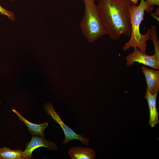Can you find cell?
Wrapping results in <instances>:
<instances>
[{
  "label": "cell",
  "instance_id": "cell-11",
  "mask_svg": "<svg viewBox=\"0 0 159 159\" xmlns=\"http://www.w3.org/2000/svg\"><path fill=\"white\" fill-rule=\"evenodd\" d=\"M23 152L21 150H12L7 147L0 148V159H22Z\"/></svg>",
  "mask_w": 159,
  "mask_h": 159
},
{
  "label": "cell",
  "instance_id": "cell-9",
  "mask_svg": "<svg viewBox=\"0 0 159 159\" xmlns=\"http://www.w3.org/2000/svg\"><path fill=\"white\" fill-rule=\"evenodd\" d=\"M12 110L18 116L20 120L23 121L26 124L32 136L44 137V130L48 125L47 122H44L39 124L33 123L26 120L15 109H13Z\"/></svg>",
  "mask_w": 159,
  "mask_h": 159
},
{
  "label": "cell",
  "instance_id": "cell-13",
  "mask_svg": "<svg viewBox=\"0 0 159 159\" xmlns=\"http://www.w3.org/2000/svg\"><path fill=\"white\" fill-rule=\"evenodd\" d=\"M0 12L1 14L6 16L12 21H14L15 19V16L13 12L3 8L0 4Z\"/></svg>",
  "mask_w": 159,
  "mask_h": 159
},
{
  "label": "cell",
  "instance_id": "cell-5",
  "mask_svg": "<svg viewBox=\"0 0 159 159\" xmlns=\"http://www.w3.org/2000/svg\"><path fill=\"white\" fill-rule=\"evenodd\" d=\"M126 57V64L127 67L132 65L135 62H138L153 68L159 69V59L154 55H149L141 52L138 48Z\"/></svg>",
  "mask_w": 159,
  "mask_h": 159
},
{
  "label": "cell",
  "instance_id": "cell-3",
  "mask_svg": "<svg viewBox=\"0 0 159 159\" xmlns=\"http://www.w3.org/2000/svg\"><path fill=\"white\" fill-rule=\"evenodd\" d=\"M83 1L85 9L80 26L86 39L89 42L92 43L107 33L99 11L95 1L91 0Z\"/></svg>",
  "mask_w": 159,
  "mask_h": 159
},
{
  "label": "cell",
  "instance_id": "cell-12",
  "mask_svg": "<svg viewBox=\"0 0 159 159\" xmlns=\"http://www.w3.org/2000/svg\"><path fill=\"white\" fill-rule=\"evenodd\" d=\"M149 39L153 42L154 46V55L156 57L159 59V42L156 30V26L152 25L149 29Z\"/></svg>",
  "mask_w": 159,
  "mask_h": 159
},
{
  "label": "cell",
  "instance_id": "cell-17",
  "mask_svg": "<svg viewBox=\"0 0 159 159\" xmlns=\"http://www.w3.org/2000/svg\"><path fill=\"white\" fill-rule=\"evenodd\" d=\"M92 0V1H95V0Z\"/></svg>",
  "mask_w": 159,
  "mask_h": 159
},
{
  "label": "cell",
  "instance_id": "cell-14",
  "mask_svg": "<svg viewBox=\"0 0 159 159\" xmlns=\"http://www.w3.org/2000/svg\"><path fill=\"white\" fill-rule=\"evenodd\" d=\"M146 1L150 5L159 6V0H146Z\"/></svg>",
  "mask_w": 159,
  "mask_h": 159
},
{
  "label": "cell",
  "instance_id": "cell-16",
  "mask_svg": "<svg viewBox=\"0 0 159 159\" xmlns=\"http://www.w3.org/2000/svg\"><path fill=\"white\" fill-rule=\"evenodd\" d=\"M133 3L134 5L137 4L138 3L139 0H130Z\"/></svg>",
  "mask_w": 159,
  "mask_h": 159
},
{
  "label": "cell",
  "instance_id": "cell-15",
  "mask_svg": "<svg viewBox=\"0 0 159 159\" xmlns=\"http://www.w3.org/2000/svg\"><path fill=\"white\" fill-rule=\"evenodd\" d=\"M151 15L153 18L156 19L158 21H159V18H158V16H159V8L156 10V11L155 13H152L151 14Z\"/></svg>",
  "mask_w": 159,
  "mask_h": 159
},
{
  "label": "cell",
  "instance_id": "cell-2",
  "mask_svg": "<svg viewBox=\"0 0 159 159\" xmlns=\"http://www.w3.org/2000/svg\"><path fill=\"white\" fill-rule=\"evenodd\" d=\"M154 9L153 6L149 5L144 0H141L138 6L133 4L130 9L131 33L129 40L122 47L126 51L130 47L138 48L142 52L146 54V41L149 39V29L145 34H141L140 31V24L144 19V12L149 13Z\"/></svg>",
  "mask_w": 159,
  "mask_h": 159
},
{
  "label": "cell",
  "instance_id": "cell-19",
  "mask_svg": "<svg viewBox=\"0 0 159 159\" xmlns=\"http://www.w3.org/2000/svg\"><path fill=\"white\" fill-rule=\"evenodd\" d=\"M1 102H0V105H1Z\"/></svg>",
  "mask_w": 159,
  "mask_h": 159
},
{
  "label": "cell",
  "instance_id": "cell-6",
  "mask_svg": "<svg viewBox=\"0 0 159 159\" xmlns=\"http://www.w3.org/2000/svg\"><path fill=\"white\" fill-rule=\"evenodd\" d=\"M42 147L51 150H57V147L54 143L46 140L44 137L32 136L31 141L26 145L25 149L22 155V159H32V154L33 151Z\"/></svg>",
  "mask_w": 159,
  "mask_h": 159
},
{
  "label": "cell",
  "instance_id": "cell-18",
  "mask_svg": "<svg viewBox=\"0 0 159 159\" xmlns=\"http://www.w3.org/2000/svg\"><path fill=\"white\" fill-rule=\"evenodd\" d=\"M14 0H11V1H14Z\"/></svg>",
  "mask_w": 159,
  "mask_h": 159
},
{
  "label": "cell",
  "instance_id": "cell-1",
  "mask_svg": "<svg viewBox=\"0 0 159 159\" xmlns=\"http://www.w3.org/2000/svg\"><path fill=\"white\" fill-rule=\"evenodd\" d=\"M130 0H99L97 6L107 34L112 40L131 33Z\"/></svg>",
  "mask_w": 159,
  "mask_h": 159
},
{
  "label": "cell",
  "instance_id": "cell-10",
  "mask_svg": "<svg viewBox=\"0 0 159 159\" xmlns=\"http://www.w3.org/2000/svg\"><path fill=\"white\" fill-rule=\"evenodd\" d=\"M69 156L72 159H94V150L83 147H73L68 151Z\"/></svg>",
  "mask_w": 159,
  "mask_h": 159
},
{
  "label": "cell",
  "instance_id": "cell-4",
  "mask_svg": "<svg viewBox=\"0 0 159 159\" xmlns=\"http://www.w3.org/2000/svg\"><path fill=\"white\" fill-rule=\"evenodd\" d=\"M44 110L59 125L62 129L65 135V138L62 142L65 144L69 141L76 139L80 140L82 143L86 145L89 144L90 139L86 138L84 135L76 134L70 127L65 124L61 120L58 114L55 110L53 105L49 102L46 103L44 105Z\"/></svg>",
  "mask_w": 159,
  "mask_h": 159
},
{
  "label": "cell",
  "instance_id": "cell-8",
  "mask_svg": "<svg viewBox=\"0 0 159 159\" xmlns=\"http://www.w3.org/2000/svg\"><path fill=\"white\" fill-rule=\"evenodd\" d=\"M158 94H152L146 90L145 98L147 100L149 110V125L154 127L159 122V114L156 106V97Z\"/></svg>",
  "mask_w": 159,
  "mask_h": 159
},
{
  "label": "cell",
  "instance_id": "cell-7",
  "mask_svg": "<svg viewBox=\"0 0 159 159\" xmlns=\"http://www.w3.org/2000/svg\"><path fill=\"white\" fill-rule=\"evenodd\" d=\"M147 84L146 90L151 94H158L159 91V71L141 67Z\"/></svg>",
  "mask_w": 159,
  "mask_h": 159
}]
</instances>
